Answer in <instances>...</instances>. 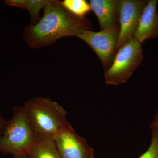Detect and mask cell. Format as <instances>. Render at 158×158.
I'll use <instances>...</instances> for the list:
<instances>
[{
	"label": "cell",
	"mask_w": 158,
	"mask_h": 158,
	"mask_svg": "<svg viewBox=\"0 0 158 158\" xmlns=\"http://www.w3.org/2000/svg\"><path fill=\"white\" fill-rule=\"evenodd\" d=\"M151 127L155 128L158 130V116L155 115L151 125Z\"/></svg>",
	"instance_id": "obj_15"
},
{
	"label": "cell",
	"mask_w": 158,
	"mask_h": 158,
	"mask_svg": "<svg viewBox=\"0 0 158 158\" xmlns=\"http://www.w3.org/2000/svg\"><path fill=\"white\" fill-rule=\"evenodd\" d=\"M118 32L110 31H83L76 36L86 43L93 49L106 70L116 55Z\"/></svg>",
	"instance_id": "obj_5"
},
{
	"label": "cell",
	"mask_w": 158,
	"mask_h": 158,
	"mask_svg": "<svg viewBox=\"0 0 158 158\" xmlns=\"http://www.w3.org/2000/svg\"><path fill=\"white\" fill-rule=\"evenodd\" d=\"M34 145L27 154L29 158H62L52 138L36 133Z\"/></svg>",
	"instance_id": "obj_10"
},
{
	"label": "cell",
	"mask_w": 158,
	"mask_h": 158,
	"mask_svg": "<svg viewBox=\"0 0 158 158\" xmlns=\"http://www.w3.org/2000/svg\"><path fill=\"white\" fill-rule=\"evenodd\" d=\"M146 0H121L119 13V31L116 52L134 38Z\"/></svg>",
	"instance_id": "obj_6"
},
{
	"label": "cell",
	"mask_w": 158,
	"mask_h": 158,
	"mask_svg": "<svg viewBox=\"0 0 158 158\" xmlns=\"http://www.w3.org/2000/svg\"><path fill=\"white\" fill-rule=\"evenodd\" d=\"M43 17L34 25L29 24L23 32V38L31 48L53 44L58 40L76 36L91 31V23L86 17L77 16L69 11L62 2L50 0L44 8Z\"/></svg>",
	"instance_id": "obj_1"
},
{
	"label": "cell",
	"mask_w": 158,
	"mask_h": 158,
	"mask_svg": "<svg viewBox=\"0 0 158 158\" xmlns=\"http://www.w3.org/2000/svg\"><path fill=\"white\" fill-rule=\"evenodd\" d=\"M152 138L147 150L138 158H158V130L151 127Z\"/></svg>",
	"instance_id": "obj_13"
},
{
	"label": "cell",
	"mask_w": 158,
	"mask_h": 158,
	"mask_svg": "<svg viewBox=\"0 0 158 158\" xmlns=\"http://www.w3.org/2000/svg\"><path fill=\"white\" fill-rule=\"evenodd\" d=\"M6 121L3 118L2 116L0 115V136L2 132L3 129L5 127Z\"/></svg>",
	"instance_id": "obj_14"
},
{
	"label": "cell",
	"mask_w": 158,
	"mask_h": 158,
	"mask_svg": "<svg viewBox=\"0 0 158 158\" xmlns=\"http://www.w3.org/2000/svg\"><path fill=\"white\" fill-rule=\"evenodd\" d=\"M156 115H157V116H158V110H157V112L156 113Z\"/></svg>",
	"instance_id": "obj_17"
},
{
	"label": "cell",
	"mask_w": 158,
	"mask_h": 158,
	"mask_svg": "<svg viewBox=\"0 0 158 158\" xmlns=\"http://www.w3.org/2000/svg\"><path fill=\"white\" fill-rule=\"evenodd\" d=\"M141 44L134 38L116 52L104 74L105 83L110 85L124 84L143 60Z\"/></svg>",
	"instance_id": "obj_4"
},
{
	"label": "cell",
	"mask_w": 158,
	"mask_h": 158,
	"mask_svg": "<svg viewBox=\"0 0 158 158\" xmlns=\"http://www.w3.org/2000/svg\"><path fill=\"white\" fill-rule=\"evenodd\" d=\"M158 1H148L141 13L134 38L141 44L148 39L158 37Z\"/></svg>",
	"instance_id": "obj_9"
},
{
	"label": "cell",
	"mask_w": 158,
	"mask_h": 158,
	"mask_svg": "<svg viewBox=\"0 0 158 158\" xmlns=\"http://www.w3.org/2000/svg\"><path fill=\"white\" fill-rule=\"evenodd\" d=\"M62 3L69 11L79 17H85L91 10L90 4L85 0H64Z\"/></svg>",
	"instance_id": "obj_12"
},
{
	"label": "cell",
	"mask_w": 158,
	"mask_h": 158,
	"mask_svg": "<svg viewBox=\"0 0 158 158\" xmlns=\"http://www.w3.org/2000/svg\"><path fill=\"white\" fill-rule=\"evenodd\" d=\"M89 4L98 19L101 31L119 33L121 0H90Z\"/></svg>",
	"instance_id": "obj_8"
},
{
	"label": "cell",
	"mask_w": 158,
	"mask_h": 158,
	"mask_svg": "<svg viewBox=\"0 0 158 158\" xmlns=\"http://www.w3.org/2000/svg\"><path fill=\"white\" fill-rule=\"evenodd\" d=\"M23 108L37 134L53 139L58 133L71 126L66 119L67 112L64 108L48 98L34 97L26 102Z\"/></svg>",
	"instance_id": "obj_2"
},
{
	"label": "cell",
	"mask_w": 158,
	"mask_h": 158,
	"mask_svg": "<svg viewBox=\"0 0 158 158\" xmlns=\"http://www.w3.org/2000/svg\"><path fill=\"white\" fill-rule=\"evenodd\" d=\"M53 140L62 158H94L92 148L72 126L58 133Z\"/></svg>",
	"instance_id": "obj_7"
},
{
	"label": "cell",
	"mask_w": 158,
	"mask_h": 158,
	"mask_svg": "<svg viewBox=\"0 0 158 158\" xmlns=\"http://www.w3.org/2000/svg\"><path fill=\"white\" fill-rule=\"evenodd\" d=\"M36 137L23 106L14 107L12 117L6 121L0 136V152L14 156L27 154Z\"/></svg>",
	"instance_id": "obj_3"
},
{
	"label": "cell",
	"mask_w": 158,
	"mask_h": 158,
	"mask_svg": "<svg viewBox=\"0 0 158 158\" xmlns=\"http://www.w3.org/2000/svg\"><path fill=\"white\" fill-rule=\"evenodd\" d=\"M50 0H6L5 3L8 6H14L28 10L31 15V25L37 23L39 21V13Z\"/></svg>",
	"instance_id": "obj_11"
},
{
	"label": "cell",
	"mask_w": 158,
	"mask_h": 158,
	"mask_svg": "<svg viewBox=\"0 0 158 158\" xmlns=\"http://www.w3.org/2000/svg\"><path fill=\"white\" fill-rule=\"evenodd\" d=\"M14 158H29L27 154L23 155L17 156H15Z\"/></svg>",
	"instance_id": "obj_16"
}]
</instances>
